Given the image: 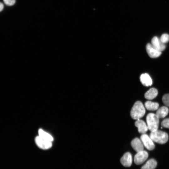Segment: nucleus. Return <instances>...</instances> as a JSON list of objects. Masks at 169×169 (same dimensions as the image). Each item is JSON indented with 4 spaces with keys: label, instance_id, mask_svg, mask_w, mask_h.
<instances>
[{
    "label": "nucleus",
    "instance_id": "1",
    "mask_svg": "<svg viewBox=\"0 0 169 169\" xmlns=\"http://www.w3.org/2000/svg\"><path fill=\"white\" fill-rule=\"evenodd\" d=\"M146 110L144 106L140 101H137L133 105L131 111V116L134 120H138L145 115Z\"/></svg>",
    "mask_w": 169,
    "mask_h": 169
},
{
    "label": "nucleus",
    "instance_id": "2",
    "mask_svg": "<svg viewBox=\"0 0 169 169\" xmlns=\"http://www.w3.org/2000/svg\"><path fill=\"white\" fill-rule=\"evenodd\" d=\"M150 137L153 141L160 144L165 143L168 139V136L167 133L158 130L151 132Z\"/></svg>",
    "mask_w": 169,
    "mask_h": 169
},
{
    "label": "nucleus",
    "instance_id": "3",
    "mask_svg": "<svg viewBox=\"0 0 169 169\" xmlns=\"http://www.w3.org/2000/svg\"><path fill=\"white\" fill-rule=\"evenodd\" d=\"M146 119L148 130L151 132L157 130L159 125V118L156 114L150 113L147 115Z\"/></svg>",
    "mask_w": 169,
    "mask_h": 169
},
{
    "label": "nucleus",
    "instance_id": "4",
    "mask_svg": "<svg viewBox=\"0 0 169 169\" xmlns=\"http://www.w3.org/2000/svg\"><path fill=\"white\" fill-rule=\"evenodd\" d=\"M141 140L145 147L149 150H152L155 148V145L152 140L146 134H142L141 136Z\"/></svg>",
    "mask_w": 169,
    "mask_h": 169
},
{
    "label": "nucleus",
    "instance_id": "5",
    "mask_svg": "<svg viewBox=\"0 0 169 169\" xmlns=\"http://www.w3.org/2000/svg\"><path fill=\"white\" fill-rule=\"evenodd\" d=\"M148 156V153L146 151L143 150L138 152L135 156L134 162L136 165L141 164L147 159Z\"/></svg>",
    "mask_w": 169,
    "mask_h": 169
},
{
    "label": "nucleus",
    "instance_id": "6",
    "mask_svg": "<svg viewBox=\"0 0 169 169\" xmlns=\"http://www.w3.org/2000/svg\"><path fill=\"white\" fill-rule=\"evenodd\" d=\"M35 142L39 147L44 150L50 148L52 146V142L45 140L39 136L35 137Z\"/></svg>",
    "mask_w": 169,
    "mask_h": 169
},
{
    "label": "nucleus",
    "instance_id": "7",
    "mask_svg": "<svg viewBox=\"0 0 169 169\" xmlns=\"http://www.w3.org/2000/svg\"><path fill=\"white\" fill-rule=\"evenodd\" d=\"M146 49L147 54L151 58L158 57L161 54V52L156 50L150 43H148L146 44Z\"/></svg>",
    "mask_w": 169,
    "mask_h": 169
},
{
    "label": "nucleus",
    "instance_id": "8",
    "mask_svg": "<svg viewBox=\"0 0 169 169\" xmlns=\"http://www.w3.org/2000/svg\"><path fill=\"white\" fill-rule=\"evenodd\" d=\"M157 50L161 52L165 49L164 44L162 43L157 37H153L151 40V44Z\"/></svg>",
    "mask_w": 169,
    "mask_h": 169
},
{
    "label": "nucleus",
    "instance_id": "9",
    "mask_svg": "<svg viewBox=\"0 0 169 169\" xmlns=\"http://www.w3.org/2000/svg\"><path fill=\"white\" fill-rule=\"evenodd\" d=\"M121 164L125 167H130L132 162V158L131 154L129 152L125 153L120 159Z\"/></svg>",
    "mask_w": 169,
    "mask_h": 169
},
{
    "label": "nucleus",
    "instance_id": "10",
    "mask_svg": "<svg viewBox=\"0 0 169 169\" xmlns=\"http://www.w3.org/2000/svg\"><path fill=\"white\" fill-rule=\"evenodd\" d=\"M135 125L138 128V131L140 133L145 134L148 130L147 125L142 120L138 119L135 123Z\"/></svg>",
    "mask_w": 169,
    "mask_h": 169
},
{
    "label": "nucleus",
    "instance_id": "11",
    "mask_svg": "<svg viewBox=\"0 0 169 169\" xmlns=\"http://www.w3.org/2000/svg\"><path fill=\"white\" fill-rule=\"evenodd\" d=\"M131 145L133 148L137 152L144 150L143 143L138 138H136L133 140L131 142Z\"/></svg>",
    "mask_w": 169,
    "mask_h": 169
},
{
    "label": "nucleus",
    "instance_id": "12",
    "mask_svg": "<svg viewBox=\"0 0 169 169\" xmlns=\"http://www.w3.org/2000/svg\"><path fill=\"white\" fill-rule=\"evenodd\" d=\"M140 80L142 84L146 86H151L152 84V80L147 73L141 74L140 76Z\"/></svg>",
    "mask_w": 169,
    "mask_h": 169
},
{
    "label": "nucleus",
    "instance_id": "13",
    "mask_svg": "<svg viewBox=\"0 0 169 169\" xmlns=\"http://www.w3.org/2000/svg\"><path fill=\"white\" fill-rule=\"evenodd\" d=\"M158 94L157 90L154 88H152L146 92L144 96L146 99L151 100L156 97Z\"/></svg>",
    "mask_w": 169,
    "mask_h": 169
},
{
    "label": "nucleus",
    "instance_id": "14",
    "mask_svg": "<svg viewBox=\"0 0 169 169\" xmlns=\"http://www.w3.org/2000/svg\"><path fill=\"white\" fill-rule=\"evenodd\" d=\"M168 108L165 106H163L157 109L156 115L159 118H163L166 116L168 113Z\"/></svg>",
    "mask_w": 169,
    "mask_h": 169
},
{
    "label": "nucleus",
    "instance_id": "15",
    "mask_svg": "<svg viewBox=\"0 0 169 169\" xmlns=\"http://www.w3.org/2000/svg\"><path fill=\"white\" fill-rule=\"evenodd\" d=\"M157 165L156 161L153 159L149 160L141 168V169H155Z\"/></svg>",
    "mask_w": 169,
    "mask_h": 169
},
{
    "label": "nucleus",
    "instance_id": "16",
    "mask_svg": "<svg viewBox=\"0 0 169 169\" xmlns=\"http://www.w3.org/2000/svg\"><path fill=\"white\" fill-rule=\"evenodd\" d=\"M38 136L45 140L50 142H52L54 140L53 137L50 134L42 129L38 130Z\"/></svg>",
    "mask_w": 169,
    "mask_h": 169
},
{
    "label": "nucleus",
    "instance_id": "17",
    "mask_svg": "<svg viewBox=\"0 0 169 169\" xmlns=\"http://www.w3.org/2000/svg\"><path fill=\"white\" fill-rule=\"evenodd\" d=\"M145 106L147 110L154 111L158 109L159 105L157 103L148 101L145 103Z\"/></svg>",
    "mask_w": 169,
    "mask_h": 169
},
{
    "label": "nucleus",
    "instance_id": "18",
    "mask_svg": "<svg viewBox=\"0 0 169 169\" xmlns=\"http://www.w3.org/2000/svg\"><path fill=\"white\" fill-rule=\"evenodd\" d=\"M160 39L162 43H166L169 41V35L166 33L163 34L161 35Z\"/></svg>",
    "mask_w": 169,
    "mask_h": 169
},
{
    "label": "nucleus",
    "instance_id": "19",
    "mask_svg": "<svg viewBox=\"0 0 169 169\" xmlns=\"http://www.w3.org/2000/svg\"><path fill=\"white\" fill-rule=\"evenodd\" d=\"M162 101L165 105L169 107V94H165L163 96Z\"/></svg>",
    "mask_w": 169,
    "mask_h": 169
},
{
    "label": "nucleus",
    "instance_id": "20",
    "mask_svg": "<svg viewBox=\"0 0 169 169\" xmlns=\"http://www.w3.org/2000/svg\"><path fill=\"white\" fill-rule=\"evenodd\" d=\"M161 124L162 127L169 128V118H166L163 120Z\"/></svg>",
    "mask_w": 169,
    "mask_h": 169
},
{
    "label": "nucleus",
    "instance_id": "21",
    "mask_svg": "<svg viewBox=\"0 0 169 169\" xmlns=\"http://www.w3.org/2000/svg\"><path fill=\"white\" fill-rule=\"evenodd\" d=\"M4 3L8 6H12L15 3L16 0H3Z\"/></svg>",
    "mask_w": 169,
    "mask_h": 169
},
{
    "label": "nucleus",
    "instance_id": "22",
    "mask_svg": "<svg viewBox=\"0 0 169 169\" xmlns=\"http://www.w3.org/2000/svg\"><path fill=\"white\" fill-rule=\"evenodd\" d=\"M4 8V5L3 3H0V11L1 12L3 9Z\"/></svg>",
    "mask_w": 169,
    "mask_h": 169
}]
</instances>
